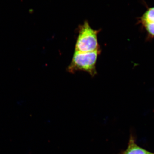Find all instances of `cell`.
I'll return each mask as SVG.
<instances>
[{"instance_id": "7a4b0ae2", "label": "cell", "mask_w": 154, "mask_h": 154, "mask_svg": "<svg viewBox=\"0 0 154 154\" xmlns=\"http://www.w3.org/2000/svg\"><path fill=\"white\" fill-rule=\"evenodd\" d=\"M78 29L75 51L92 52L100 48L98 41V34L100 30H94L87 21L80 25Z\"/></svg>"}, {"instance_id": "6da1fadb", "label": "cell", "mask_w": 154, "mask_h": 154, "mask_svg": "<svg viewBox=\"0 0 154 154\" xmlns=\"http://www.w3.org/2000/svg\"><path fill=\"white\" fill-rule=\"evenodd\" d=\"M101 52L100 48L92 52L75 51L71 62L67 68V71L74 73L82 71L87 72L92 77L95 76L97 74L96 62Z\"/></svg>"}, {"instance_id": "5b68a950", "label": "cell", "mask_w": 154, "mask_h": 154, "mask_svg": "<svg viewBox=\"0 0 154 154\" xmlns=\"http://www.w3.org/2000/svg\"><path fill=\"white\" fill-rule=\"evenodd\" d=\"M151 154H154L151 153Z\"/></svg>"}, {"instance_id": "277c9868", "label": "cell", "mask_w": 154, "mask_h": 154, "mask_svg": "<svg viewBox=\"0 0 154 154\" xmlns=\"http://www.w3.org/2000/svg\"><path fill=\"white\" fill-rule=\"evenodd\" d=\"M144 149L142 148L135 142L134 140L131 137L128 146L126 150L122 154H151Z\"/></svg>"}, {"instance_id": "3957f363", "label": "cell", "mask_w": 154, "mask_h": 154, "mask_svg": "<svg viewBox=\"0 0 154 154\" xmlns=\"http://www.w3.org/2000/svg\"><path fill=\"white\" fill-rule=\"evenodd\" d=\"M137 24L141 28L146 25H154V7H148L143 14L137 18Z\"/></svg>"}]
</instances>
